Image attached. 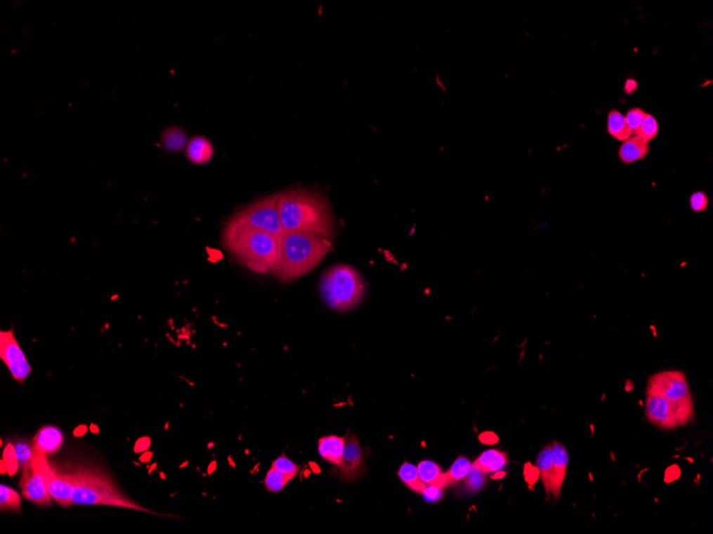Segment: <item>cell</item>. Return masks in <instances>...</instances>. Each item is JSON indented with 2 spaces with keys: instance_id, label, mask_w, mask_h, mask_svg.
<instances>
[{
  "instance_id": "obj_1",
  "label": "cell",
  "mask_w": 713,
  "mask_h": 534,
  "mask_svg": "<svg viewBox=\"0 0 713 534\" xmlns=\"http://www.w3.org/2000/svg\"><path fill=\"white\" fill-rule=\"evenodd\" d=\"M332 248V239L309 232L285 231L279 237V251L271 274L289 283L313 270Z\"/></svg>"
},
{
  "instance_id": "obj_2",
  "label": "cell",
  "mask_w": 713,
  "mask_h": 534,
  "mask_svg": "<svg viewBox=\"0 0 713 534\" xmlns=\"http://www.w3.org/2000/svg\"><path fill=\"white\" fill-rule=\"evenodd\" d=\"M279 215L285 231L309 232L332 238L334 217L322 194L308 190L277 193Z\"/></svg>"
},
{
  "instance_id": "obj_3",
  "label": "cell",
  "mask_w": 713,
  "mask_h": 534,
  "mask_svg": "<svg viewBox=\"0 0 713 534\" xmlns=\"http://www.w3.org/2000/svg\"><path fill=\"white\" fill-rule=\"evenodd\" d=\"M223 242L240 264L254 272H270L278 256L279 237L234 219L225 225Z\"/></svg>"
},
{
  "instance_id": "obj_4",
  "label": "cell",
  "mask_w": 713,
  "mask_h": 534,
  "mask_svg": "<svg viewBox=\"0 0 713 534\" xmlns=\"http://www.w3.org/2000/svg\"><path fill=\"white\" fill-rule=\"evenodd\" d=\"M72 474L75 482L72 497L73 505H106L152 514L154 513L125 496L110 478L98 468L79 467L72 472Z\"/></svg>"
},
{
  "instance_id": "obj_5",
  "label": "cell",
  "mask_w": 713,
  "mask_h": 534,
  "mask_svg": "<svg viewBox=\"0 0 713 534\" xmlns=\"http://www.w3.org/2000/svg\"><path fill=\"white\" fill-rule=\"evenodd\" d=\"M320 289L325 303L338 312L355 307L365 295V281L360 273L347 265H338L327 270L320 279Z\"/></svg>"
},
{
  "instance_id": "obj_6",
  "label": "cell",
  "mask_w": 713,
  "mask_h": 534,
  "mask_svg": "<svg viewBox=\"0 0 713 534\" xmlns=\"http://www.w3.org/2000/svg\"><path fill=\"white\" fill-rule=\"evenodd\" d=\"M645 414L651 424L673 430L691 422L695 416L693 400L672 402L658 395H646Z\"/></svg>"
},
{
  "instance_id": "obj_7",
  "label": "cell",
  "mask_w": 713,
  "mask_h": 534,
  "mask_svg": "<svg viewBox=\"0 0 713 534\" xmlns=\"http://www.w3.org/2000/svg\"><path fill=\"white\" fill-rule=\"evenodd\" d=\"M232 219L280 237L285 232L279 215L277 194L261 199L238 211Z\"/></svg>"
},
{
  "instance_id": "obj_8",
  "label": "cell",
  "mask_w": 713,
  "mask_h": 534,
  "mask_svg": "<svg viewBox=\"0 0 713 534\" xmlns=\"http://www.w3.org/2000/svg\"><path fill=\"white\" fill-rule=\"evenodd\" d=\"M646 395L661 396L672 402L693 400L687 377L680 371H663L651 375Z\"/></svg>"
},
{
  "instance_id": "obj_9",
  "label": "cell",
  "mask_w": 713,
  "mask_h": 534,
  "mask_svg": "<svg viewBox=\"0 0 713 534\" xmlns=\"http://www.w3.org/2000/svg\"><path fill=\"white\" fill-rule=\"evenodd\" d=\"M34 462L42 476H44L47 490H48L51 499L56 501L63 508L73 505L72 497H73L74 488H75L73 474L59 472L56 467H53L49 464L47 457H44V455H36Z\"/></svg>"
},
{
  "instance_id": "obj_10",
  "label": "cell",
  "mask_w": 713,
  "mask_h": 534,
  "mask_svg": "<svg viewBox=\"0 0 713 534\" xmlns=\"http://www.w3.org/2000/svg\"><path fill=\"white\" fill-rule=\"evenodd\" d=\"M0 359L9 369L12 378L20 383H24L32 373V367L16 340L13 328L0 333Z\"/></svg>"
},
{
  "instance_id": "obj_11",
  "label": "cell",
  "mask_w": 713,
  "mask_h": 534,
  "mask_svg": "<svg viewBox=\"0 0 713 534\" xmlns=\"http://www.w3.org/2000/svg\"><path fill=\"white\" fill-rule=\"evenodd\" d=\"M365 472V458L358 437L347 435L342 461L338 466L339 478L343 482H353L359 479Z\"/></svg>"
},
{
  "instance_id": "obj_12",
  "label": "cell",
  "mask_w": 713,
  "mask_h": 534,
  "mask_svg": "<svg viewBox=\"0 0 713 534\" xmlns=\"http://www.w3.org/2000/svg\"><path fill=\"white\" fill-rule=\"evenodd\" d=\"M20 488L22 496L39 505H51V495L47 490L44 476L41 474L36 464L32 467L22 470Z\"/></svg>"
},
{
  "instance_id": "obj_13",
  "label": "cell",
  "mask_w": 713,
  "mask_h": 534,
  "mask_svg": "<svg viewBox=\"0 0 713 534\" xmlns=\"http://www.w3.org/2000/svg\"><path fill=\"white\" fill-rule=\"evenodd\" d=\"M63 443V434L58 428L51 426L44 427L37 433L32 441L34 455L47 457L56 453L60 449Z\"/></svg>"
},
{
  "instance_id": "obj_14",
  "label": "cell",
  "mask_w": 713,
  "mask_h": 534,
  "mask_svg": "<svg viewBox=\"0 0 713 534\" xmlns=\"http://www.w3.org/2000/svg\"><path fill=\"white\" fill-rule=\"evenodd\" d=\"M552 450H554V480H552L551 494L554 499H558L561 493H562L565 478H566L569 455L566 447L558 441H554L552 445Z\"/></svg>"
},
{
  "instance_id": "obj_15",
  "label": "cell",
  "mask_w": 713,
  "mask_h": 534,
  "mask_svg": "<svg viewBox=\"0 0 713 534\" xmlns=\"http://www.w3.org/2000/svg\"><path fill=\"white\" fill-rule=\"evenodd\" d=\"M345 443H346V437L336 436V435L322 437L318 441V453H320V457L329 463L339 466L342 461Z\"/></svg>"
},
{
  "instance_id": "obj_16",
  "label": "cell",
  "mask_w": 713,
  "mask_h": 534,
  "mask_svg": "<svg viewBox=\"0 0 713 534\" xmlns=\"http://www.w3.org/2000/svg\"><path fill=\"white\" fill-rule=\"evenodd\" d=\"M649 153V143L632 135L624 141L618 149V158L624 164H632L644 159Z\"/></svg>"
},
{
  "instance_id": "obj_17",
  "label": "cell",
  "mask_w": 713,
  "mask_h": 534,
  "mask_svg": "<svg viewBox=\"0 0 713 534\" xmlns=\"http://www.w3.org/2000/svg\"><path fill=\"white\" fill-rule=\"evenodd\" d=\"M509 463L507 455L497 449H489L484 451L482 455L472 463V468L485 472V474H492L502 469Z\"/></svg>"
},
{
  "instance_id": "obj_18",
  "label": "cell",
  "mask_w": 713,
  "mask_h": 534,
  "mask_svg": "<svg viewBox=\"0 0 713 534\" xmlns=\"http://www.w3.org/2000/svg\"><path fill=\"white\" fill-rule=\"evenodd\" d=\"M536 466L539 470L540 481L544 486L547 497L551 495L552 480H554V450L552 446L547 445L540 451L536 461Z\"/></svg>"
},
{
  "instance_id": "obj_19",
  "label": "cell",
  "mask_w": 713,
  "mask_h": 534,
  "mask_svg": "<svg viewBox=\"0 0 713 534\" xmlns=\"http://www.w3.org/2000/svg\"><path fill=\"white\" fill-rule=\"evenodd\" d=\"M187 158L196 164L209 162L214 155L213 145L211 141L204 137H195L189 141L186 147Z\"/></svg>"
},
{
  "instance_id": "obj_20",
  "label": "cell",
  "mask_w": 713,
  "mask_h": 534,
  "mask_svg": "<svg viewBox=\"0 0 713 534\" xmlns=\"http://www.w3.org/2000/svg\"><path fill=\"white\" fill-rule=\"evenodd\" d=\"M419 476L423 483L427 486H435V488H447V481L445 472L441 469L440 466L433 461H422L417 466Z\"/></svg>"
},
{
  "instance_id": "obj_21",
  "label": "cell",
  "mask_w": 713,
  "mask_h": 534,
  "mask_svg": "<svg viewBox=\"0 0 713 534\" xmlns=\"http://www.w3.org/2000/svg\"><path fill=\"white\" fill-rule=\"evenodd\" d=\"M607 127L609 135L620 142H624L634 135L627 125L624 114L618 110L610 111L608 114Z\"/></svg>"
},
{
  "instance_id": "obj_22",
  "label": "cell",
  "mask_w": 713,
  "mask_h": 534,
  "mask_svg": "<svg viewBox=\"0 0 713 534\" xmlns=\"http://www.w3.org/2000/svg\"><path fill=\"white\" fill-rule=\"evenodd\" d=\"M398 476L405 486H408L411 490L424 495L427 486L423 483L419 476L418 468L411 463H404L398 470Z\"/></svg>"
},
{
  "instance_id": "obj_23",
  "label": "cell",
  "mask_w": 713,
  "mask_h": 534,
  "mask_svg": "<svg viewBox=\"0 0 713 534\" xmlns=\"http://www.w3.org/2000/svg\"><path fill=\"white\" fill-rule=\"evenodd\" d=\"M472 469V463L466 457H459L452 464L450 469L445 472L447 486H454L464 480Z\"/></svg>"
},
{
  "instance_id": "obj_24",
  "label": "cell",
  "mask_w": 713,
  "mask_h": 534,
  "mask_svg": "<svg viewBox=\"0 0 713 534\" xmlns=\"http://www.w3.org/2000/svg\"><path fill=\"white\" fill-rule=\"evenodd\" d=\"M162 143L168 151L178 152L186 147L187 135L182 129L169 128L162 135Z\"/></svg>"
},
{
  "instance_id": "obj_25",
  "label": "cell",
  "mask_w": 713,
  "mask_h": 534,
  "mask_svg": "<svg viewBox=\"0 0 713 534\" xmlns=\"http://www.w3.org/2000/svg\"><path fill=\"white\" fill-rule=\"evenodd\" d=\"M291 476H285L279 470L271 467L266 474L264 480V486L268 492L277 493L282 490L289 482L292 481Z\"/></svg>"
},
{
  "instance_id": "obj_26",
  "label": "cell",
  "mask_w": 713,
  "mask_h": 534,
  "mask_svg": "<svg viewBox=\"0 0 713 534\" xmlns=\"http://www.w3.org/2000/svg\"><path fill=\"white\" fill-rule=\"evenodd\" d=\"M658 133H659V123L657 119L650 114H646L640 128L634 135L642 139L644 142L649 143L657 137Z\"/></svg>"
},
{
  "instance_id": "obj_27",
  "label": "cell",
  "mask_w": 713,
  "mask_h": 534,
  "mask_svg": "<svg viewBox=\"0 0 713 534\" xmlns=\"http://www.w3.org/2000/svg\"><path fill=\"white\" fill-rule=\"evenodd\" d=\"M0 507L3 511H20V497L18 492L9 486H0Z\"/></svg>"
},
{
  "instance_id": "obj_28",
  "label": "cell",
  "mask_w": 713,
  "mask_h": 534,
  "mask_svg": "<svg viewBox=\"0 0 713 534\" xmlns=\"http://www.w3.org/2000/svg\"><path fill=\"white\" fill-rule=\"evenodd\" d=\"M15 449L16 453H18V464H20V467L22 468V470L32 467L34 458H36L32 445H30V443L24 441V443H18L15 446Z\"/></svg>"
},
{
  "instance_id": "obj_29",
  "label": "cell",
  "mask_w": 713,
  "mask_h": 534,
  "mask_svg": "<svg viewBox=\"0 0 713 534\" xmlns=\"http://www.w3.org/2000/svg\"><path fill=\"white\" fill-rule=\"evenodd\" d=\"M6 467V472L13 476L18 472L20 464H18V453H16L15 446L8 443L4 451V459L1 461V468ZM1 469V470H3Z\"/></svg>"
},
{
  "instance_id": "obj_30",
  "label": "cell",
  "mask_w": 713,
  "mask_h": 534,
  "mask_svg": "<svg viewBox=\"0 0 713 534\" xmlns=\"http://www.w3.org/2000/svg\"><path fill=\"white\" fill-rule=\"evenodd\" d=\"M486 474L480 470L472 468L469 474L464 478V486L470 492H478L482 490L486 484Z\"/></svg>"
},
{
  "instance_id": "obj_31",
  "label": "cell",
  "mask_w": 713,
  "mask_h": 534,
  "mask_svg": "<svg viewBox=\"0 0 713 534\" xmlns=\"http://www.w3.org/2000/svg\"><path fill=\"white\" fill-rule=\"evenodd\" d=\"M271 467L279 470V472H282L285 476H291L292 479H294L297 476L298 472H299V466L294 463L293 461H291L289 458L285 457L284 455L275 460L273 462Z\"/></svg>"
},
{
  "instance_id": "obj_32",
  "label": "cell",
  "mask_w": 713,
  "mask_h": 534,
  "mask_svg": "<svg viewBox=\"0 0 713 534\" xmlns=\"http://www.w3.org/2000/svg\"><path fill=\"white\" fill-rule=\"evenodd\" d=\"M646 112L642 110L641 108H632L627 112L624 119H626L627 125H628L629 129L632 131V133H634L638 131L640 128L641 124H642L643 120H644Z\"/></svg>"
},
{
  "instance_id": "obj_33",
  "label": "cell",
  "mask_w": 713,
  "mask_h": 534,
  "mask_svg": "<svg viewBox=\"0 0 713 534\" xmlns=\"http://www.w3.org/2000/svg\"><path fill=\"white\" fill-rule=\"evenodd\" d=\"M709 206L708 196L702 191H696L690 196V207L694 213H702Z\"/></svg>"
},
{
  "instance_id": "obj_34",
  "label": "cell",
  "mask_w": 713,
  "mask_h": 534,
  "mask_svg": "<svg viewBox=\"0 0 713 534\" xmlns=\"http://www.w3.org/2000/svg\"><path fill=\"white\" fill-rule=\"evenodd\" d=\"M638 87L639 84L638 82H636V80L632 79V78H629V79H627V81L624 82V90L628 95H632V94H634V92L638 90Z\"/></svg>"
}]
</instances>
